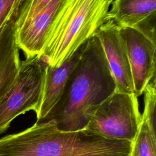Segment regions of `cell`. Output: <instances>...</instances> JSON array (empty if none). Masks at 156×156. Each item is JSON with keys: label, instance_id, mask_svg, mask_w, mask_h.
Returning a JSON list of instances; mask_svg holds the SVG:
<instances>
[{"label": "cell", "instance_id": "9", "mask_svg": "<svg viewBox=\"0 0 156 156\" xmlns=\"http://www.w3.org/2000/svg\"><path fill=\"white\" fill-rule=\"evenodd\" d=\"M66 0H51L37 15L18 21L16 41L26 57L38 55L43 49L48 31Z\"/></svg>", "mask_w": 156, "mask_h": 156}, {"label": "cell", "instance_id": "4", "mask_svg": "<svg viewBox=\"0 0 156 156\" xmlns=\"http://www.w3.org/2000/svg\"><path fill=\"white\" fill-rule=\"evenodd\" d=\"M44 64L37 56L20 63L12 85L0 100V135L17 116L30 110L37 112L42 93Z\"/></svg>", "mask_w": 156, "mask_h": 156}, {"label": "cell", "instance_id": "12", "mask_svg": "<svg viewBox=\"0 0 156 156\" xmlns=\"http://www.w3.org/2000/svg\"><path fill=\"white\" fill-rule=\"evenodd\" d=\"M108 20L119 27H134L156 10V0H113Z\"/></svg>", "mask_w": 156, "mask_h": 156}, {"label": "cell", "instance_id": "2", "mask_svg": "<svg viewBox=\"0 0 156 156\" xmlns=\"http://www.w3.org/2000/svg\"><path fill=\"white\" fill-rule=\"evenodd\" d=\"M131 148L130 141L87 129L62 131L51 121L0 138L1 156H130Z\"/></svg>", "mask_w": 156, "mask_h": 156}, {"label": "cell", "instance_id": "10", "mask_svg": "<svg viewBox=\"0 0 156 156\" xmlns=\"http://www.w3.org/2000/svg\"><path fill=\"white\" fill-rule=\"evenodd\" d=\"M85 43L60 66L44 65L41 101L36 113L37 122L43 119L58 101L69 75L80 59Z\"/></svg>", "mask_w": 156, "mask_h": 156}, {"label": "cell", "instance_id": "5", "mask_svg": "<svg viewBox=\"0 0 156 156\" xmlns=\"http://www.w3.org/2000/svg\"><path fill=\"white\" fill-rule=\"evenodd\" d=\"M141 121L135 94L115 91L99 105L85 129L107 138L132 142Z\"/></svg>", "mask_w": 156, "mask_h": 156}, {"label": "cell", "instance_id": "6", "mask_svg": "<svg viewBox=\"0 0 156 156\" xmlns=\"http://www.w3.org/2000/svg\"><path fill=\"white\" fill-rule=\"evenodd\" d=\"M130 64L135 95L138 98L155 77L156 44L132 27H119Z\"/></svg>", "mask_w": 156, "mask_h": 156}, {"label": "cell", "instance_id": "14", "mask_svg": "<svg viewBox=\"0 0 156 156\" xmlns=\"http://www.w3.org/2000/svg\"><path fill=\"white\" fill-rule=\"evenodd\" d=\"M155 14L156 12L152 13L133 27L140 32L154 44H156Z\"/></svg>", "mask_w": 156, "mask_h": 156}, {"label": "cell", "instance_id": "11", "mask_svg": "<svg viewBox=\"0 0 156 156\" xmlns=\"http://www.w3.org/2000/svg\"><path fill=\"white\" fill-rule=\"evenodd\" d=\"M143 94V113L138 132L132 142L130 156H156L155 78L148 83Z\"/></svg>", "mask_w": 156, "mask_h": 156}, {"label": "cell", "instance_id": "8", "mask_svg": "<svg viewBox=\"0 0 156 156\" xmlns=\"http://www.w3.org/2000/svg\"><path fill=\"white\" fill-rule=\"evenodd\" d=\"M24 0H21L0 28V100L13 82L20 68L16 32Z\"/></svg>", "mask_w": 156, "mask_h": 156}, {"label": "cell", "instance_id": "17", "mask_svg": "<svg viewBox=\"0 0 156 156\" xmlns=\"http://www.w3.org/2000/svg\"><path fill=\"white\" fill-rule=\"evenodd\" d=\"M0 156H1V155H0Z\"/></svg>", "mask_w": 156, "mask_h": 156}, {"label": "cell", "instance_id": "7", "mask_svg": "<svg viewBox=\"0 0 156 156\" xmlns=\"http://www.w3.org/2000/svg\"><path fill=\"white\" fill-rule=\"evenodd\" d=\"M94 35L103 49L115 83V91L134 94L132 73L126 46L119 33V27L112 20L104 23Z\"/></svg>", "mask_w": 156, "mask_h": 156}, {"label": "cell", "instance_id": "16", "mask_svg": "<svg viewBox=\"0 0 156 156\" xmlns=\"http://www.w3.org/2000/svg\"><path fill=\"white\" fill-rule=\"evenodd\" d=\"M113 0H108V1H109V2H110V5H111V4H112V1H113Z\"/></svg>", "mask_w": 156, "mask_h": 156}, {"label": "cell", "instance_id": "1", "mask_svg": "<svg viewBox=\"0 0 156 156\" xmlns=\"http://www.w3.org/2000/svg\"><path fill=\"white\" fill-rule=\"evenodd\" d=\"M115 91L103 49L94 35L85 43L58 101L40 121L62 131L85 129L99 105Z\"/></svg>", "mask_w": 156, "mask_h": 156}, {"label": "cell", "instance_id": "15", "mask_svg": "<svg viewBox=\"0 0 156 156\" xmlns=\"http://www.w3.org/2000/svg\"><path fill=\"white\" fill-rule=\"evenodd\" d=\"M21 0H0V28Z\"/></svg>", "mask_w": 156, "mask_h": 156}, {"label": "cell", "instance_id": "13", "mask_svg": "<svg viewBox=\"0 0 156 156\" xmlns=\"http://www.w3.org/2000/svg\"><path fill=\"white\" fill-rule=\"evenodd\" d=\"M51 0H25L20 21L29 20L39 13Z\"/></svg>", "mask_w": 156, "mask_h": 156}, {"label": "cell", "instance_id": "3", "mask_svg": "<svg viewBox=\"0 0 156 156\" xmlns=\"http://www.w3.org/2000/svg\"><path fill=\"white\" fill-rule=\"evenodd\" d=\"M110 5L108 0H66L38 58L53 67L62 65L108 21Z\"/></svg>", "mask_w": 156, "mask_h": 156}]
</instances>
